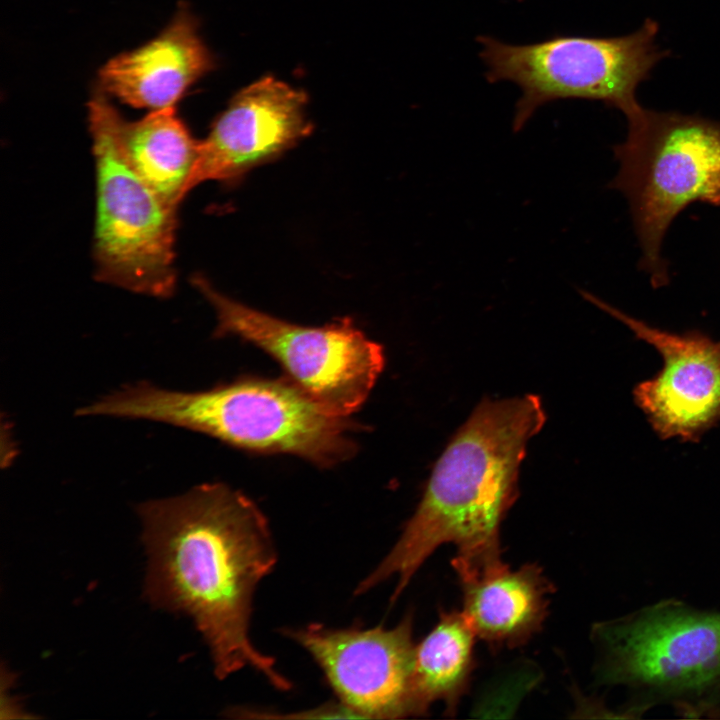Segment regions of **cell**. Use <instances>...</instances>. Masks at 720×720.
Here are the masks:
<instances>
[{"mask_svg":"<svg viewBox=\"0 0 720 720\" xmlns=\"http://www.w3.org/2000/svg\"><path fill=\"white\" fill-rule=\"evenodd\" d=\"M137 509L149 558V600L193 618L219 679L250 667L276 689L289 690L274 658L249 636L253 594L277 562L259 507L225 484L206 483Z\"/></svg>","mask_w":720,"mask_h":720,"instance_id":"6da1fadb","label":"cell"},{"mask_svg":"<svg viewBox=\"0 0 720 720\" xmlns=\"http://www.w3.org/2000/svg\"><path fill=\"white\" fill-rule=\"evenodd\" d=\"M545 419L537 395L479 403L436 462L401 536L355 594L396 577L391 602L396 601L426 559L446 543L454 544L463 559L501 556L500 525L518 497L527 443Z\"/></svg>","mask_w":720,"mask_h":720,"instance_id":"7a4b0ae2","label":"cell"},{"mask_svg":"<svg viewBox=\"0 0 720 720\" xmlns=\"http://www.w3.org/2000/svg\"><path fill=\"white\" fill-rule=\"evenodd\" d=\"M77 413L162 422L241 449L290 453L320 466L343 462L356 450L347 417L332 413L290 379L246 377L197 392L141 382Z\"/></svg>","mask_w":720,"mask_h":720,"instance_id":"3957f363","label":"cell"},{"mask_svg":"<svg viewBox=\"0 0 720 720\" xmlns=\"http://www.w3.org/2000/svg\"><path fill=\"white\" fill-rule=\"evenodd\" d=\"M598 685L624 687V714L664 705L720 718V610L666 598L593 624Z\"/></svg>","mask_w":720,"mask_h":720,"instance_id":"277c9868","label":"cell"},{"mask_svg":"<svg viewBox=\"0 0 720 720\" xmlns=\"http://www.w3.org/2000/svg\"><path fill=\"white\" fill-rule=\"evenodd\" d=\"M626 140L614 146L620 167L609 187L630 203L654 287L668 281L660 249L667 228L687 205L720 206V122L641 105L626 115Z\"/></svg>","mask_w":720,"mask_h":720,"instance_id":"5b68a950","label":"cell"},{"mask_svg":"<svg viewBox=\"0 0 720 720\" xmlns=\"http://www.w3.org/2000/svg\"><path fill=\"white\" fill-rule=\"evenodd\" d=\"M119 114L110 97L96 87L88 102L96 171V278L167 298L176 288L177 208L153 191L125 158L116 130Z\"/></svg>","mask_w":720,"mask_h":720,"instance_id":"8992f818","label":"cell"},{"mask_svg":"<svg viewBox=\"0 0 720 720\" xmlns=\"http://www.w3.org/2000/svg\"><path fill=\"white\" fill-rule=\"evenodd\" d=\"M658 24L646 19L617 37L555 35L514 45L480 35V58L489 83L510 81L521 90L512 130L519 132L541 106L556 100L601 101L629 114L640 106L636 90L666 56L657 44Z\"/></svg>","mask_w":720,"mask_h":720,"instance_id":"52a82bcc","label":"cell"},{"mask_svg":"<svg viewBox=\"0 0 720 720\" xmlns=\"http://www.w3.org/2000/svg\"><path fill=\"white\" fill-rule=\"evenodd\" d=\"M195 288L216 313L217 337L237 336L254 344L287 372L289 379L332 413L347 417L367 399L383 370L382 347L351 319L323 327L286 322L216 290L202 275Z\"/></svg>","mask_w":720,"mask_h":720,"instance_id":"ba28073f","label":"cell"},{"mask_svg":"<svg viewBox=\"0 0 720 720\" xmlns=\"http://www.w3.org/2000/svg\"><path fill=\"white\" fill-rule=\"evenodd\" d=\"M412 630L408 613L390 629L310 624L285 633L312 656L340 702L360 718L394 719L414 716Z\"/></svg>","mask_w":720,"mask_h":720,"instance_id":"9c48e42d","label":"cell"},{"mask_svg":"<svg viewBox=\"0 0 720 720\" xmlns=\"http://www.w3.org/2000/svg\"><path fill=\"white\" fill-rule=\"evenodd\" d=\"M579 293L661 354V370L633 390L635 403L661 438L695 441L720 421V342L699 331L660 330L586 290Z\"/></svg>","mask_w":720,"mask_h":720,"instance_id":"30bf717a","label":"cell"},{"mask_svg":"<svg viewBox=\"0 0 720 720\" xmlns=\"http://www.w3.org/2000/svg\"><path fill=\"white\" fill-rule=\"evenodd\" d=\"M307 95L268 75L238 91L200 141L190 189L231 183L310 135Z\"/></svg>","mask_w":720,"mask_h":720,"instance_id":"8fae6325","label":"cell"},{"mask_svg":"<svg viewBox=\"0 0 720 720\" xmlns=\"http://www.w3.org/2000/svg\"><path fill=\"white\" fill-rule=\"evenodd\" d=\"M215 68L199 20L182 2L158 35L109 59L99 69L96 87L126 105L155 111L175 107Z\"/></svg>","mask_w":720,"mask_h":720,"instance_id":"7c38bea8","label":"cell"},{"mask_svg":"<svg viewBox=\"0 0 720 720\" xmlns=\"http://www.w3.org/2000/svg\"><path fill=\"white\" fill-rule=\"evenodd\" d=\"M452 566L462 593V613L476 637L495 651L524 645L541 630L552 585L536 563L511 569L501 556Z\"/></svg>","mask_w":720,"mask_h":720,"instance_id":"4fadbf2b","label":"cell"},{"mask_svg":"<svg viewBox=\"0 0 720 720\" xmlns=\"http://www.w3.org/2000/svg\"><path fill=\"white\" fill-rule=\"evenodd\" d=\"M117 137L133 170L166 203L178 208L191 190L199 144L176 107L150 111L136 121L119 114Z\"/></svg>","mask_w":720,"mask_h":720,"instance_id":"5bb4252c","label":"cell"},{"mask_svg":"<svg viewBox=\"0 0 720 720\" xmlns=\"http://www.w3.org/2000/svg\"><path fill=\"white\" fill-rule=\"evenodd\" d=\"M476 635L462 611L441 610L433 629L416 645L411 681L414 716L441 701L454 714L474 670Z\"/></svg>","mask_w":720,"mask_h":720,"instance_id":"9a60e30c","label":"cell"}]
</instances>
